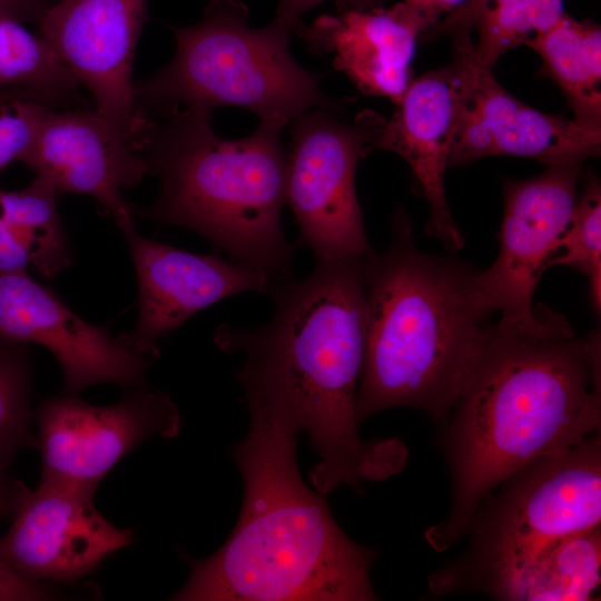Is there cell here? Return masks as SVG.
Masks as SVG:
<instances>
[{"label": "cell", "mask_w": 601, "mask_h": 601, "mask_svg": "<svg viewBox=\"0 0 601 601\" xmlns=\"http://www.w3.org/2000/svg\"><path fill=\"white\" fill-rule=\"evenodd\" d=\"M462 95V65L454 56L445 67L412 80L375 145L400 155L410 165L428 205L424 229L450 252L464 246L445 194L450 145Z\"/></svg>", "instance_id": "cell-17"}, {"label": "cell", "mask_w": 601, "mask_h": 601, "mask_svg": "<svg viewBox=\"0 0 601 601\" xmlns=\"http://www.w3.org/2000/svg\"><path fill=\"white\" fill-rule=\"evenodd\" d=\"M569 266L583 274L594 309L601 307V186L590 175L573 208L570 221L548 260L551 266Z\"/></svg>", "instance_id": "cell-24"}, {"label": "cell", "mask_w": 601, "mask_h": 601, "mask_svg": "<svg viewBox=\"0 0 601 601\" xmlns=\"http://www.w3.org/2000/svg\"><path fill=\"white\" fill-rule=\"evenodd\" d=\"M359 272L367 313L359 423L391 407L445 422L492 325L476 272L421 250L402 209L392 216L387 248L361 258Z\"/></svg>", "instance_id": "cell-4"}, {"label": "cell", "mask_w": 601, "mask_h": 601, "mask_svg": "<svg viewBox=\"0 0 601 601\" xmlns=\"http://www.w3.org/2000/svg\"><path fill=\"white\" fill-rule=\"evenodd\" d=\"M58 193L95 198L119 229L136 226L122 190L140 183L147 168L141 150L95 110H47L23 159Z\"/></svg>", "instance_id": "cell-16"}, {"label": "cell", "mask_w": 601, "mask_h": 601, "mask_svg": "<svg viewBox=\"0 0 601 601\" xmlns=\"http://www.w3.org/2000/svg\"><path fill=\"white\" fill-rule=\"evenodd\" d=\"M359 260H315L302 279H274L269 321L256 328L224 324L215 332L220 349L243 356L236 372L243 392L278 403L307 433L318 455L309 477L324 495L341 485L359 492L363 480L398 473L407 457L400 440L371 442L358 433L367 317Z\"/></svg>", "instance_id": "cell-2"}, {"label": "cell", "mask_w": 601, "mask_h": 601, "mask_svg": "<svg viewBox=\"0 0 601 601\" xmlns=\"http://www.w3.org/2000/svg\"><path fill=\"white\" fill-rule=\"evenodd\" d=\"M246 436L231 449L244 483L237 523L210 556L189 560L176 601L376 600L372 549L335 522L324 494L303 481L298 430L276 402L243 392Z\"/></svg>", "instance_id": "cell-3"}, {"label": "cell", "mask_w": 601, "mask_h": 601, "mask_svg": "<svg viewBox=\"0 0 601 601\" xmlns=\"http://www.w3.org/2000/svg\"><path fill=\"white\" fill-rule=\"evenodd\" d=\"M173 32V60L134 82L137 107L150 118L180 105L210 112L236 106L282 129L311 108L333 102L321 89L319 76L292 57L294 30L276 19L252 28L248 9L238 0L208 3L200 21Z\"/></svg>", "instance_id": "cell-6"}, {"label": "cell", "mask_w": 601, "mask_h": 601, "mask_svg": "<svg viewBox=\"0 0 601 601\" xmlns=\"http://www.w3.org/2000/svg\"><path fill=\"white\" fill-rule=\"evenodd\" d=\"M286 152V204L315 260L363 258L371 248L355 188L358 160L375 148L385 120L375 111L343 119L335 102L293 119Z\"/></svg>", "instance_id": "cell-8"}, {"label": "cell", "mask_w": 601, "mask_h": 601, "mask_svg": "<svg viewBox=\"0 0 601 601\" xmlns=\"http://www.w3.org/2000/svg\"><path fill=\"white\" fill-rule=\"evenodd\" d=\"M601 522L600 432L504 479L475 511L464 552L431 574L435 594L477 591L505 600L548 549Z\"/></svg>", "instance_id": "cell-7"}, {"label": "cell", "mask_w": 601, "mask_h": 601, "mask_svg": "<svg viewBox=\"0 0 601 601\" xmlns=\"http://www.w3.org/2000/svg\"><path fill=\"white\" fill-rule=\"evenodd\" d=\"M127 242L138 285V317L134 328L116 336L139 355L159 356L157 342L191 315L236 294H268L264 273L218 254H195L141 236L136 226L120 230Z\"/></svg>", "instance_id": "cell-14"}, {"label": "cell", "mask_w": 601, "mask_h": 601, "mask_svg": "<svg viewBox=\"0 0 601 601\" xmlns=\"http://www.w3.org/2000/svg\"><path fill=\"white\" fill-rule=\"evenodd\" d=\"M542 61V70L562 90L573 119L601 129V29L565 13L525 42Z\"/></svg>", "instance_id": "cell-21"}, {"label": "cell", "mask_w": 601, "mask_h": 601, "mask_svg": "<svg viewBox=\"0 0 601 601\" xmlns=\"http://www.w3.org/2000/svg\"><path fill=\"white\" fill-rule=\"evenodd\" d=\"M16 482L9 479L6 472V463L0 461V515H9L12 512Z\"/></svg>", "instance_id": "cell-31"}, {"label": "cell", "mask_w": 601, "mask_h": 601, "mask_svg": "<svg viewBox=\"0 0 601 601\" xmlns=\"http://www.w3.org/2000/svg\"><path fill=\"white\" fill-rule=\"evenodd\" d=\"M325 0H279L275 19L296 31L300 18ZM339 10H365L376 7L381 0H334Z\"/></svg>", "instance_id": "cell-28"}, {"label": "cell", "mask_w": 601, "mask_h": 601, "mask_svg": "<svg viewBox=\"0 0 601 601\" xmlns=\"http://www.w3.org/2000/svg\"><path fill=\"white\" fill-rule=\"evenodd\" d=\"M430 27L404 1L391 8L339 10L300 23L296 33L309 49L333 55L366 95L386 97L397 105L412 82L411 62L416 42Z\"/></svg>", "instance_id": "cell-18"}, {"label": "cell", "mask_w": 601, "mask_h": 601, "mask_svg": "<svg viewBox=\"0 0 601 601\" xmlns=\"http://www.w3.org/2000/svg\"><path fill=\"white\" fill-rule=\"evenodd\" d=\"M55 595L47 584L29 580L12 570L0 555V601L47 600Z\"/></svg>", "instance_id": "cell-27"}, {"label": "cell", "mask_w": 601, "mask_h": 601, "mask_svg": "<svg viewBox=\"0 0 601 601\" xmlns=\"http://www.w3.org/2000/svg\"><path fill=\"white\" fill-rule=\"evenodd\" d=\"M96 489L40 481L30 490L17 481L11 526L0 536V555L37 582L70 583L134 541L130 530L108 522L93 503Z\"/></svg>", "instance_id": "cell-11"}, {"label": "cell", "mask_w": 601, "mask_h": 601, "mask_svg": "<svg viewBox=\"0 0 601 601\" xmlns=\"http://www.w3.org/2000/svg\"><path fill=\"white\" fill-rule=\"evenodd\" d=\"M601 528L563 538L538 558L505 600H592L601 581Z\"/></svg>", "instance_id": "cell-22"}, {"label": "cell", "mask_w": 601, "mask_h": 601, "mask_svg": "<svg viewBox=\"0 0 601 601\" xmlns=\"http://www.w3.org/2000/svg\"><path fill=\"white\" fill-rule=\"evenodd\" d=\"M462 65L463 95L447 166L489 156L536 159L546 166L582 164L601 151V129L536 110L508 92L491 68L453 43Z\"/></svg>", "instance_id": "cell-13"}, {"label": "cell", "mask_w": 601, "mask_h": 601, "mask_svg": "<svg viewBox=\"0 0 601 601\" xmlns=\"http://www.w3.org/2000/svg\"><path fill=\"white\" fill-rule=\"evenodd\" d=\"M466 1L467 0H404L406 4L413 8L425 20L430 29L442 18L464 4Z\"/></svg>", "instance_id": "cell-30"}, {"label": "cell", "mask_w": 601, "mask_h": 601, "mask_svg": "<svg viewBox=\"0 0 601 601\" xmlns=\"http://www.w3.org/2000/svg\"><path fill=\"white\" fill-rule=\"evenodd\" d=\"M30 92L52 107L77 102L80 82L55 49L21 21L0 17V87Z\"/></svg>", "instance_id": "cell-23"}, {"label": "cell", "mask_w": 601, "mask_h": 601, "mask_svg": "<svg viewBox=\"0 0 601 601\" xmlns=\"http://www.w3.org/2000/svg\"><path fill=\"white\" fill-rule=\"evenodd\" d=\"M21 343L0 342V461L9 463L30 433V364Z\"/></svg>", "instance_id": "cell-25"}, {"label": "cell", "mask_w": 601, "mask_h": 601, "mask_svg": "<svg viewBox=\"0 0 601 601\" xmlns=\"http://www.w3.org/2000/svg\"><path fill=\"white\" fill-rule=\"evenodd\" d=\"M37 423L40 481L95 489L138 444L156 435L173 439L181 426L170 396L146 384L132 386L109 406L63 393L40 406Z\"/></svg>", "instance_id": "cell-10"}, {"label": "cell", "mask_w": 601, "mask_h": 601, "mask_svg": "<svg viewBox=\"0 0 601 601\" xmlns=\"http://www.w3.org/2000/svg\"><path fill=\"white\" fill-rule=\"evenodd\" d=\"M161 118L141 146L159 193L149 206L134 207L136 218L190 229L272 280L292 275L294 246L282 226V129L259 122L249 136L227 140L216 135L205 109L177 108Z\"/></svg>", "instance_id": "cell-5"}, {"label": "cell", "mask_w": 601, "mask_h": 601, "mask_svg": "<svg viewBox=\"0 0 601 601\" xmlns=\"http://www.w3.org/2000/svg\"><path fill=\"white\" fill-rule=\"evenodd\" d=\"M215 1H217V0H209V3H213V2H215Z\"/></svg>", "instance_id": "cell-32"}, {"label": "cell", "mask_w": 601, "mask_h": 601, "mask_svg": "<svg viewBox=\"0 0 601 601\" xmlns=\"http://www.w3.org/2000/svg\"><path fill=\"white\" fill-rule=\"evenodd\" d=\"M48 7L46 0H0V17L39 22Z\"/></svg>", "instance_id": "cell-29"}, {"label": "cell", "mask_w": 601, "mask_h": 601, "mask_svg": "<svg viewBox=\"0 0 601 601\" xmlns=\"http://www.w3.org/2000/svg\"><path fill=\"white\" fill-rule=\"evenodd\" d=\"M442 436L450 512L430 528L443 551L466 533L483 500L530 462L600 432V334L575 335L539 304L531 322L492 324Z\"/></svg>", "instance_id": "cell-1"}, {"label": "cell", "mask_w": 601, "mask_h": 601, "mask_svg": "<svg viewBox=\"0 0 601 601\" xmlns=\"http://www.w3.org/2000/svg\"><path fill=\"white\" fill-rule=\"evenodd\" d=\"M51 107L29 92L0 100V171L12 161H23L33 146L45 114Z\"/></svg>", "instance_id": "cell-26"}, {"label": "cell", "mask_w": 601, "mask_h": 601, "mask_svg": "<svg viewBox=\"0 0 601 601\" xmlns=\"http://www.w3.org/2000/svg\"><path fill=\"white\" fill-rule=\"evenodd\" d=\"M581 165L548 166L538 176L504 180L499 254L489 268L475 273L483 303L501 319L535 317L534 293L572 216Z\"/></svg>", "instance_id": "cell-12"}, {"label": "cell", "mask_w": 601, "mask_h": 601, "mask_svg": "<svg viewBox=\"0 0 601 601\" xmlns=\"http://www.w3.org/2000/svg\"><path fill=\"white\" fill-rule=\"evenodd\" d=\"M58 191L36 176L23 189H0V273L27 272L32 266L52 278L72 259L69 238L57 208Z\"/></svg>", "instance_id": "cell-19"}, {"label": "cell", "mask_w": 601, "mask_h": 601, "mask_svg": "<svg viewBox=\"0 0 601 601\" xmlns=\"http://www.w3.org/2000/svg\"><path fill=\"white\" fill-rule=\"evenodd\" d=\"M148 0H59L39 35L92 97L95 111L141 149L155 122L137 107L132 65Z\"/></svg>", "instance_id": "cell-9"}, {"label": "cell", "mask_w": 601, "mask_h": 601, "mask_svg": "<svg viewBox=\"0 0 601 601\" xmlns=\"http://www.w3.org/2000/svg\"><path fill=\"white\" fill-rule=\"evenodd\" d=\"M564 0H467L422 36H450L491 68L508 50L525 45L564 13Z\"/></svg>", "instance_id": "cell-20"}, {"label": "cell", "mask_w": 601, "mask_h": 601, "mask_svg": "<svg viewBox=\"0 0 601 601\" xmlns=\"http://www.w3.org/2000/svg\"><path fill=\"white\" fill-rule=\"evenodd\" d=\"M0 342L46 347L61 368L63 393L75 395L99 383L146 384L154 359L121 346L107 326L78 316L27 272L0 274Z\"/></svg>", "instance_id": "cell-15"}]
</instances>
